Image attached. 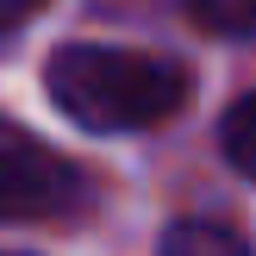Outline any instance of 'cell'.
<instances>
[{
    "label": "cell",
    "instance_id": "cell-4",
    "mask_svg": "<svg viewBox=\"0 0 256 256\" xmlns=\"http://www.w3.org/2000/svg\"><path fill=\"white\" fill-rule=\"evenodd\" d=\"M219 144H225V162L256 182V94H244V100L219 119Z\"/></svg>",
    "mask_w": 256,
    "mask_h": 256
},
{
    "label": "cell",
    "instance_id": "cell-2",
    "mask_svg": "<svg viewBox=\"0 0 256 256\" xmlns=\"http://www.w3.org/2000/svg\"><path fill=\"white\" fill-rule=\"evenodd\" d=\"M75 169L44 138L0 119V219H50L75 200Z\"/></svg>",
    "mask_w": 256,
    "mask_h": 256
},
{
    "label": "cell",
    "instance_id": "cell-5",
    "mask_svg": "<svg viewBox=\"0 0 256 256\" xmlns=\"http://www.w3.org/2000/svg\"><path fill=\"white\" fill-rule=\"evenodd\" d=\"M194 19L206 32H225V38H250L256 32V0H188Z\"/></svg>",
    "mask_w": 256,
    "mask_h": 256
},
{
    "label": "cell",
    "instance_id": "cell-1",
    "mask_svg": "<svg viewBox=\"0 0 256 256\" xmlns=\"http://www.w3.org/2000/svg\"><path fill=\"white\" fill-rule=\"evenodd\" d=\"M44 88L88 132H144L182 112L188 100V75L175 62L112 44H62L44 62Z\"/></svg>",
    "mask_w": 256,
    "mask_h": 256
},
{
    "label": "cell",
    "instance_id": "cell-3",
    "mask_svg": "<svg viewBox=\"0 0 256 256\" xmlns=\"http://www.w3.org/2000/svg\"><path fill=\"white\" fill-rule=\"evenodd\" d=\"M162 256H250L244 238H232L225 225H206V219H188L162 238Z\"/></svg>",
    "mask_w": 256,
    "mask_h": 256
},
{
    "label": "cell",
    "instance_id": "cell-6",
    "mask_svg": "<svg viewBox=\"0 0 256 256\" xmlns=\"http://www.w3.org/2000/svg\"><path fill=\"white\" fill-rule=\"evenodd\" d=\"M44 0H0V32H19L25 19H38Z\"/></svg>",
    "mask_w": 256,
    "mask_h": 256
}]
</instances>
